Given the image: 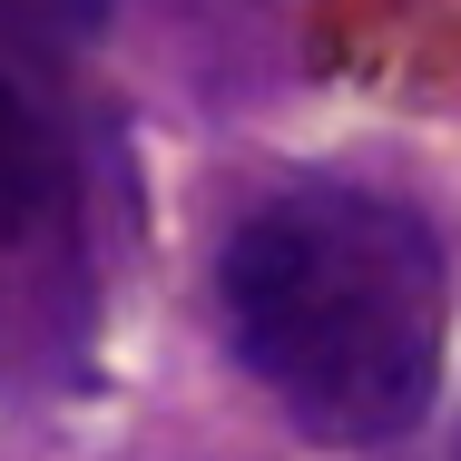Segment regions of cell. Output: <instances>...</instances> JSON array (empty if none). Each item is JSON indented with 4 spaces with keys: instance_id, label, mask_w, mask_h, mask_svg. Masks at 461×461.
<instances>
[{
    "instance_id": "cell-1",
    "label": "cell",
    "mask_w": 461,
    "mask_h": 461,
    "mask_svg": "<svg viewBox=\"0 0 461 461\" xmlns=\"http://www.w3.org/2000/svg\"><path fill=\"white\" fill-rule=\"evenodd\" d=\"M226 344L314 442H402L432 412L452 256L442 226L383 186L304 177L236 216L216 256Z\"/></svg>"
},
{
    "instance_id": "cell-2",
    "label": "cell",
    "mask_w": 461,
    "mask_h": 461,
    "mask_svg": "<svg viewBox=\"0 0 461 461\" xmlns=\"http://www.w3.org/2000/svg\"><path fill=\"white\" fill-rule=\"evenodd\" d=\"M10 266H69V167L40 108L0 79V276Z\"/></svg>"
},
{
    "instance_id": "cell-3",
    "label": "cell",
    "mask_w": 461,
    "mask_h": 461,
    "mask_svg": "<svg viewBox=\"0 0 461 461\" xmlns=\"http://www.w3.org/2000/svg\"><path fill=\"white\" fill-rule=\"evenodd\" d=\"M108 30V0H0V40L20 50H89Z\"/></svg>"
}]
</instances>
